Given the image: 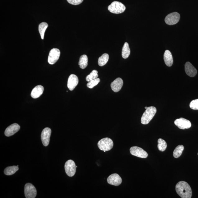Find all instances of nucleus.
<instances>
[{
  "label": "nucleus",
  "instance_id": "nucleus-1",
  "mask_svg": "<svg viewBox=\"0 0 198 198\" xmlns=\"http://www.w3.org/2000/svg\"><path fill=\"white\" fill-rule=\"evenodd\" d=\"M177 194L182 198H191L192 196L191 188L189 184L185 181H180L175 186Z\"/></svg>",
  "mask_w": 198,
  "mask_h": 198
},
{
  "label": "nucleus",
  "instance_id": "nucleus-2",
  "mask_svg": "<svg viewBox=\"0 0 198 198\" xmlns=\"http://www.w3.org/2000/svg\"><path fill=\"white\" fill-rule=\"evenodd\" d=\"M157 112L156 108L154 107H148L143 114L141 122L143 124H147L151 120Z\"/></svg>",
  "mask_w": 198,
  "mask_h": 198
},
{
  "label": "nucleus",
  "instance_id": "nucleus-3",
  "mask_svg": "<svg viewBox=\"0 0 198 198\" xmlns=\"http://www.w3.org/2000/svg\"><path fill=\"white\" fill-rule=\"evenodd\" d=\"M98 146L100 150L106 152L111 150L113 148V142L111 138H104L99 141Z\"/></svg>",
  "mask_w": 198,
  "mask_h": 198
},
{
  "label": "nucleus",
  "instance_id": "nucleus-4",
  "mask_svg": "<svg viewBox=\"0 0 198 198\" xmlns=\"http://www.w3.org/2000/svg\"><path fill=\"white\" fill-rule=\"evenodd\" d=\"M126 9L123 4L118 1H114L108 7V9L111 13L119 14L123 13Z\"/></svg>",
  "mask_w": 198,
  "mask_h": 198
},
{
  "label": "nucleus",
  "instance_id": "nucleus-5",
  "mask_svg": "<svg viewBox=\"0 0 198 198\" xmlns=\"http://www.w3.org/2000/svg\"><path fill=\"white\" fill-rule=\"evenodd\" d=\"M76 166L73 161L69 160L65 163V172L68 176L72 177L75 175L76 171Z\"/></svg>",
  "mask_w": 198,
  "mask_h": 198
},
{
  "label": "nucleus",
  "instance_id": "nucleus-6",
  "mask_svg": "<svg viewBox=\"0 0 198 198\" xmlns=\"http://www.w3.org/2000/svg\"><path fill=\"white\" fill-rule=\"evenodd\" d=\"M60 51L58 48H54L50 51L49 54L48 62L49 64L53 65L58 60L60 56Z\"/></svg>",
  "mask_w": 198,
  "mask_h": 198
},
{
  "label": "nucleus",
  "instance_id": "nucleus-7",
  "mask_svg": "<svg viewBox=\"0 0 198 198\" xmlns=\"http://www.w3.org/2000/svg\"><path fill=\"white\" fill-rule=\"evenodd\" d=\"M24 193L26 198H35L36 197L37 191L34 186L30 183H27L25 186Z\"/></svg>",
  "mask_w": 198,
  "mask_h": 198
},
{
  "label": "nucleus",
  "instance_id": "nucleus-8",
  "mask_svg": "<svg viewBox=\"0 0 198 198\" xmlns=\"http://www.w3.org/2000/svg\"><path fill=\"white\" fill-rule=\"evenodd\" d=\"M180 15L177 12H173L167 15L165 19L166 23L169 25L176 24L179 21Z\"/></svg>",
  "mask_w": 198,
  "mask_h": 198
},
{
  "label": "nucleus",
  "instance_id": "nucleus-9",
  "mask_svg": "<svg viewBox=\"0 0 198 198\" xmlns=\"http://www.w3.org/2000/svg\"><path fill=\"white\" fill-rule=\"evenodd\" d=\"M131 154L134 156L142 158H146L148 156V153L143 149L138 146H132L130 149Z\"/></svg>",
  "mask_w": 198,
  "mask_h": 198
},
{
  "label": "nucleus",
  "instance_id": "nucleus-10",
  "mask_svg": "<svg viewBox=\"0 0 198 198\" xmlns=\"http://www.w3.org/2000/svg\"><path fill=\"white\" fill-rule=\"evenodd\" d=\"M174 124L179 129L182 130L188 129L191 127V122L189 120L183 118H180L175 120Z\"/></svg>",
  "mask_w": 198,
  "mask_h": 198
},
{
  "label": "nucleus",
  "instance_id": "nucleus-11",
  "mask_svg": "<svg viewBox=\"0 0 198 198\" xmlns=\"http://www.w3.org/2000/svg\"><path fill=\"white\" fill-rule=\"evenodd\" d=\"M51 133L52 131L49 128H45L42 131L41 137L42 143L45 146H48L49 144Z\"/></svg>",
  "mask_w": 198,
  "mask_h": 198
},
{
  "label": "nucleus",
  "instance_id": "nucleus-12",
  "mask_svg": "<svg viewBox=\"0 0 198 198\" xmlns=\"http://www.w3.org/2000/svg\"><path fill=\"white\" fill-rule=\"evenodd\" d=\"M107 182L110 185L118 186L121 184L122 179L119 175L117 173H113L108 177Z\"/></svg>",
  "mask_w": 198,
  "mask_h": 198
},
{
  "label": "nucleus",
  "instance_id": "nucleus-13",
  "mask_svg": "<svg viewBox=\"0 0 198 198\" xmlns=\"http://www.w3.org/2000/svg\"><path fill=\"white\" fill-rule=\"evenodd\" d=\"M79 83V79L76 75L71 74L69 76L68 83H67V86L69 90L72 91L74 90Z\"/></svg>",
  "mask_w": 198,
  "mask_h": 198
},
{
  "label": "nucleus",
  "instance_id": "nucleus-14",
  "mask_svg": "<svg viewBox=\"0 0 198 198\" xmlns=\"http://www.w3.org/2000/svg\"><path fill=\"white\" fill-rule=\"evenodd\" d=\"M20 126L17 123H14L6 129L5 132V135L7 136H10L13 135L20 129Z\"/></svg>",
  "mask_w": 198,
  "mask_h": 198
},
{
  "label": "nucleus",
  "instance_id": "nucleus-15",
  "mask_svg": "<svg viewBox=\"0 0 198 198\" xmlns=\"http://www.w3.org/2000/svg\"><path fill=\"white\" fill-rule=\"evenodd\" d=\"M185 71L188 76L191 77L195 76L197 73L196 69L189 62L185 64Z\"/></svg>",
  "mask_w": 198,
  "mask_h": 198
},
{
  "label": "nucleus",
  "instance_id": "nucleus-16",
  "mask_svg": "<svg viewBox=\"0 0 198 198\" xmlns=\"http://www.w3.org/2000/svg\"><path fill=\"white\" fill-rule=\"evenodd\" d=\"M123 84V81L121 78L119 77L116 79L111 83V85L112 90L115 92H117L121 89Z\"/></svg>",
  "mask_w": 198,
  "mask_h": 198
},
{
  "label": "nucleus",
  "instance_id": "nucleus-17",
  "mask_svg": "<svg viewBox=\"0 0 198 198\" xmlns=\"http://www.w3.org/2000/svg\"><path fill=\"white\" fill-rule=\"evenodd\" d=\"M44 89V87L42 85H37L32 90L31 93V96L33 99H37L42 94Z\"/></svg>",
  "mask_w": 198,
  "mask_h": 198
},
{
  "label": "nucleus",
  "instance_id": "nucleus-18",
  "mask_svg": "<svg viewBox=\"0 0 198 198\" xmlns=\"http://www.w3.org/2000/svg\"><path fill=\"white\" fill-rule=\"evenodd\" d=\"M164 60L167 66L171 67L173 63V58L171 53L168 50L165 51L164 54Z\"/></svg>",
  "mask_w": 198,
  "mask_h": 198
},
{
  "label": "nucleus",
  "instance_id": "nucleus-19",
  "mask_svg": "<svg viewBox=\"0 0 198 198\" xmlns=\"http://www.w3.org/2000/svg\"><path fill=\"white\" fill-rule=\"evenodd\" d=\"M130 54V50L128 43H124L122 50V56L124 59L128 58Z\"/></svg>",
  "mask_w": 198,
  "mask_h": 198
},
{
  "label": "nucleus",
  "instance_id": "nucleus-20",
  "mask_svg": "<svg viewBox=\"0 0 198 198\" xmlns=\"http://www.w3.org/2000/svg\"><path fill=\"white\" fill-rule=\"evenodd\" d=\"M88 59L86 55H83L80 57L79 62L80 67L81 69H85L88 65Z\"/></svg>",
  "mask_w": 198,
  "mask_h": 198
},
{
  "label": "nucleus",
  "instance_id": "nucleus-21",
  "mask_svg": "<svg viewBox=\"0 0 198 198\" xmlns=\"http://www.w3.org/2000/svg\"><path fill=\"white\" fill-rule=\"evenodd\" d=\"M109 59V55L107 53L104 54L102 55V56L99 57L98 60V64L99 66H103L107 64Z\"/></svg>",
  "mask_w": 198,
  "mask_h": 198
},
{
  "label": "nucleus",
  "instance_id": "nucleus-22",
  "mask_svg": "<svg viewBox=\"0 0 198 198\" xmlns=\"http://www.w3.org/2000/svg\"><path fill=\"white\" fill-rule=\"evenodd\" d=\"M48 26V24L45 22H42L39 25V31L42 39H44V33Z\"/></svg>",
  "mask_w": 198,
  "mask_h": 198
},
{
  "label": "nucleus",
  "instance_id": "nucleus-23",
  "mask_svg": "<svg viewBox=\"0 0 198 198\" xmlns=\"http://www.w3.org/2000/svg\"><path fill=\"white\" fill-rule=\"evenodd\" d=\"M19 168L17 166L7 167L4 170L5 174L7 175H11L15 173L18 170Z\"/></svg>",
  "mask_w": 198,
  "mask_h": 198
},
{
  "label": "nucleus",
  "instance_id": "nucleus-24",
  "mask_svg": "<svg viewBox=\"0 0 198 198\" xmlns=\"http://www.w3.org/2000/svg\"><path fill=\"white\" fill-rule=\"evenodd\" d=\"M184 146L182 145L177 146L173 152V156L175 158H179L180 157L184 150Z\"/></svg>",
  "mask_w": 198,
  "mask_h": 198
},
{
  "label": "nucleus",
  "instance_id": "nucleus-25",
  "mask_svg": "<svg viewBox=\"0 0 198 198\" xmlns=\"http://www.w3.org/2000/svg\"><path fill=\"white\" fill-rule=\"evenodd\" d=\"M158 150L161 152H164L167 147V143L164 140L160 138L158 140Z\"/></svg>",
  "mask_w": 198,
  "mask_h": 198
},
{
  "label": "nucleus",
  "instance_id": "nucleus-26",
  "mask_svg": "<svg viewBox=\"0 0 198 198\" xmlns=\"http://www.w3.org/2000/svg\"><path fill=\"white\" fill-rule=\"evenodd\" d=\"M99 75L98 74V71L96 70H94L86 77V80L87 81H90L93 80L98 78Z\"/></svg>",
  "mask_w": 198,
  "mask_h": 198
},
{
  "label": "nucleus",
  "instance_id": "nucleus-27",
  "mask_svg": "<svg viewBox=\"0 0 198 198\" xmlns=\"http://www.w3.org/2000/svg\"><path fill=\"white\" fill-rule=\"evenodd\" d=\"M100 81V80L98 78L93 80L89 81V82L87 84V86L90 89H92L99 84Z\"/></svg>",
  "mask_w": 198,
  "mask_h": 198
},
{
  "label": "nucleus",
  "instance_id": "nucleus-28",
  "mask_svg": "<svg viewBox=\"0 0 198 198\" xmlns=\"http://www.w3.org/2000/svg\"><path fill=\"white\" fill-rule=\"evenodd\" d=\"M190 107L193 110H198V99L191 101L190 104Z\"/></svg>",
  "mask_w": 198,
  "mask_h": 198
},
{
  "label": "nucleus",
  "instance_id": "nucleus-29",
  "mask_svg": "<svg viewBox=\"0 0 198 198\" xmlns=\"http://www.w3.org/2000/svg\"><path fill=\"white\" fill-rule=\"evenodd\" d=\"M67 1L71 5H77L82 3L83 0H67Z\"/></svg>",
  "mask_w": 198,
  "mask_h": 198
},
{
  "label": "nucleus",
  "instance_id": "nucleus-30",
  "mask_svg": "<svg viewBox=\"0 0 198 198\" xmlns=\"http://www.w3.org/2000/svg\"><path fill=\"white\" fill-rule=\"evenodd\" d=\"M147 108H148V107H145V109H146Z\"/></svg>",
  "mask_w": 198,
  "mask_h": 198
},
{
  "label": "nucleus",
  "instance_id": "nucleus-31",
  "mask_svg": "<svg viewBox=\"0 0 198 198\" xmlns=\"http://www.w3.org/2000/svg\"></svg>",
  "mask_w": 198,
  "mask_h": 198
}]
</instances>
